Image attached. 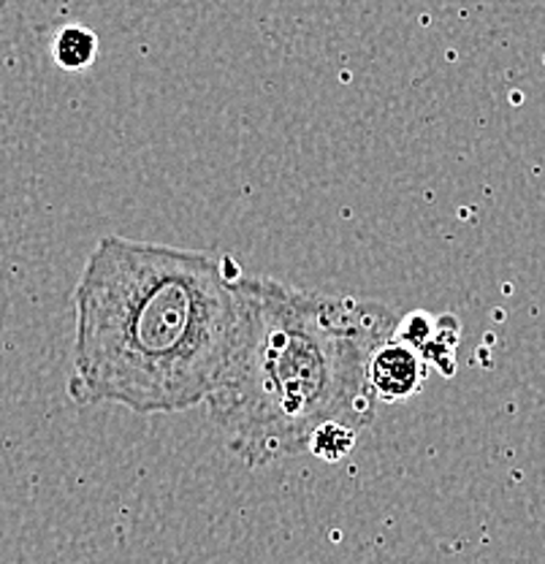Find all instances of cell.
<instances>
[{
	"instance_id": "cell-1",
	"label": "cell",
	"mask_w": 545,
	"mask_h": 564,
	"mask_svg": "<svg viewBox=\"0 0 545 564\" xmlns=\"http://www.w3.org/2000/svg\"><path fill=\"white\" fill-rule=\"evenodd\" d=\"M239 278L228 256L98 239L74 288V404L161 415L207 402L231 350Z\"/></svg>"
},
{
	"instance_id": "cell-2",
	"label": "cell",
	"mask_w": 545,
	"mask_h": 564,
	"mask_svg": "<svg viewBox=\"0 0 545 564\" xmlns=\"http://www.w3.org/2000/svg\"><path fill=\"white\" fill-rule=\"evenodd\" d=\"M396 323L374 299L242 274L231 350L204 402L226 448L248 467H269L307 454L328 423L369 426L378 413L369 358Z\"/></svg>"
},
{
	"instance_id": "cell-3",
	"label": "cell",
	"mask_w": 545,
	"mask_h": 564,
	"mask_svg": "<svg viewBox=\"0 0 545 564\" xmlns=\"http://www.w3.org/2000/svg\"><path fill=\"white\" fill-rule=\"evenodd\" d=\"M429 364L421 356V350L410 348L402 339L391 334L385 343L374 348L369 358L367 380L378 404H394L413 399L429 378Z\"/></svg>"
},
{
	"instance_id": "cell-4",
	"label": "cell",
	"mask_w": 545,
	"mask_h": 564,
	"mask_svg": "<svg viewBox=\"0 0 545 564\" xmlns=\"http://www.w3.org/2000/svg\"><path fill=\"white\" fill-rule=\"evenodd\" d=\"M52 57L63 70H87L98 57V35L81 25L61 28L52 41Z\"/></svg>"
},
{
	"instance_id": "cell-5",
	"label": "cell",
	"mask_w": 545,
	"mask_h": 564,
	"mask_svg": "<svg viewBox=\"0 0 545 564\" xmlns=\"http://www.w3.org/2000/svg\"><path fill=\"white\" fill-rule=\"evenodd\" d=\"M356 440H359L356 429L342 426V423H328V426L318 429L313 434V440L307 445V454L320 458V462L337 464L356 448Z\"/></svg>"
}]
</instances>
